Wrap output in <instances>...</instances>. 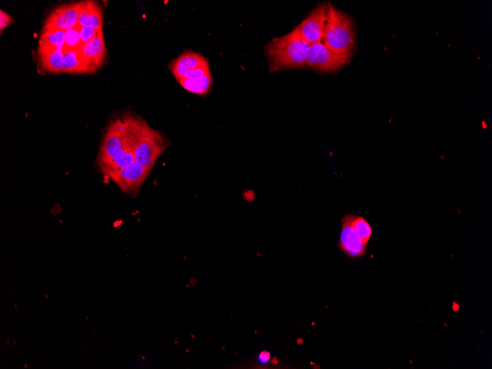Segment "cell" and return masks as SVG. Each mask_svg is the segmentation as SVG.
I'll return each instance as SVG.
<instances>
[{
	"label": "cell",
	"mask_w": 492,
	"mask_h": 369,
	"mask_svg": "<svg viewBox=\"0 0 492 369\" xmlns=\"http://www.w3.org/2000/svg\"><path fill=\"white\" fill-rule=\"evenodd\" d=\"M310 47L297 27L287 35L274 39L265 48L272 71L306 66Z\"/></svg>",
	"instance_id": "cell-2"
},
{
	"label": "cell",
	"mask_w": 492,
	"mask_h": 369,
	"mask_svg": "<svg viewBox=\"0 0 492 369\" xmlns=\"http://www.w3.org/2000/svg\"><path fill=\"white\" fill-rule=\"evenodd\" d=\"M351 225L363 242L368 245L372 236V228L363 217L351 214Z\"/></svg>",
	"instance_id": "cell-16"
},
{
	"label": "cell",
	"mask_w": 492,
	"mask_h": 369,
	"mask_svg": "<svg viewBox=\"0 0 492 369\" xmlns=\"http://www.w3.org/2000/svg\"><path fill=\"white\" fill-rule=\"evenodd\" d=\"M104 13L102 8L95 1H84L78 26L103 30Z\"/></svg>",
	"instance_id": "cell-12"
},
{
	"label": "cell",
	"mask_w": 492,
	"mask_h": 369,
	"mask_svg": "<svg viewBox=\"0 0 492 369\" xmlns=\"http://www.w3.org/2000/svg\"><path fill=\"white\" fill-rule=\"evenodd\" d=\"M64 31L60 30H42L39 37V47L64 49Z\"/></svg>",
	"instance_id": "cell-14"
},
{
	"label": "cell",
	"mask_w": 492,
	"mask_h": 369,
	"mask_svg": "<svg viewBox=\"0 0 492 369\" xmlns=\"http://www.w3.org/2000/svg\"><path fill=\"white\" fill-rule=\"evenodd\" d=\"M39 63L44 70L51 73H63L64 49L39 47Z\"/></svg>",
	"instance_id": "cell-13"
},
{
	"label": "cell",
	"mask_w": 492,
	"mask_h": 369,
	"mask_svg": "<svg viewBox=\"0 0 492 369\" xmlns=\"http://www.w3.org/2000/svg\"><path fill=\"white\" fill-rule=\"evenodd\" d=\"M81 26L76 27L64 31L65 46L64 50H75L82 46V41L80 36Z\"/></svg>",
	"instance_id": "cell-17"
},
{
	"label": "cell",
	"mask_w": 492,
	"mask_h": 369,
	"mask_svg": "<svg viewBox=\"0 0 492 369\" xmlns=\"http://www.w3.org/2000/svg\"><path fill=\"white\" fill-rule=\"evenodd\" d=\"M99 32L100 30H97L91 27H82L80 30V36L82 43L84 44L88 41H91L98 35Z\"/></svg>",
	"instance_id": "cell-18"
},
{
	"label": "cell",
	"mask_w": 492,
	"mask_h": 369,
	"mask_svg": "<svg viewBox=\"0 0 492 369\" xmlns=\"http://www.w3.org/2000/svg\"><path fill=\"white\" fill-rule=\"evenodd\" d=\"M211 75H206L196 80L182 79L178 81L187 91L200 95H207L211 89Z\"/></svg>",
	"instance_id": "cell-15"
},
{
	"label": "cell",
	"mask_w": 492,
	"mask_h": 369,
	"mask_svg": "<svg viewBox=\"0 0 492 369\" xmlns=\"http://www.w3.org/2000/svg\"><path fill=\"white\" fill-rule=\"evenodd\" d=\"M270 359H271V354L269 352L264 351V352H262L259 355V361L262 363L265 364V363L269 362Z\"/></svg>",
	"instance_id": "cell-20"
},
{
	"label": "cell",
	"mask_w": 492,
	"mask_h": 369,
	"mask_svg": "<svg viewBox=\"0 0 492 369\" xmlns=\"http://www.w3.org/2000/svg\"><path fill=\"white\" fill-rule=\"evenodd\" d=\"M353 52L345 55H337L324 46L321 41L310 47L306 66L321 73H335L348 64Z\"/></svg>",
	"instance_id": "cell-5"
},
{
	"label": "cell",
	"mask_w": 492,
	"mask_h": 369,
	"mask_svg": "<svg viewBox=\"0 0 492 369\" xmlns=\"http://www.w3.org/2000/svg\"><path fill=\"white\" fill-rule=\"evenodd\" d=\"M162 134L142 122L133 153L135 161L150 173L160 155L167 148Z\"/></svg>",
	"instance_id": "cell-4"
},
{
	"label": "cell",
	"mask_w": 492,
	"mask_h": 369,
	"mask_svg": "<svg viewBox=\"0 0 492 369\" xmlns=\"http://www.w3.org/2000/svg\"><path fill=\"white\" fill-rule=\"evenodd\" d=\"M207 64L209 62L202 55L192 51H185L172 62L170 69L178 82L182 79L189 72Z\"/></svg>",
	"instance_id": "cell-9"
},
{
	"label": "cell",
	"mask_w": 492,
	"mask_h": 369,
	"mask_svg": "<svg viewBox=\"0 0 492 369\" xmlns=\"http://www.w3.org/2000/svg\"><path fill=\"white\" fill-rule=\"evenodd\" d=\"M342 227L339 243V248L345 255L352 259L359 258L366 254L367 245L365 244L351 225V214H346L341 218Z\"/></svg>",
	"instance_id": "cell-8"
},
{
	"label": "cell",
	"mask_w": 492,
	"mask_h": 369,
	"mask_svg": "<svg viewBox=\"0 0 492 369\" xmlns=\"http://www.w3.org/2000/svg\"><path fill=\"white\" fill-rule=\"evenodd\" d=\"M83 6L84 1L67 3L55 8L47 17L43 30L66 31L76 27Z\"/></svg>",
	"instance_id": "cell-7"
},
{
	"label": "cell",
	"mask_w": 492,
	"mask_h": 369,
	"mask_svg": "<svg viewBox=\"0 0 492 369\" xmlns=\"http://www.w3.org/2000/svg\"><path fill=\"white\" fill-rule=\"evenodd\" d=\"M330 3H321L297 26L300 35L310 46L322 41L325 31Z\"/></svg>",
	"instance_id": "cell-6"
},
{
	"label": "cell",
	"mask_w": 492,
	"mask_h": 369,
	"mask_svg": "<svg viewBox=\"0 0 492 369\" xmlns=\"http://www.w3.org/2000/svg\"><path fill=\"white\" fill-rule=\"evenodd\" d=\"M63 73L83 74L95 73L93 67L84 57L81 48L75 50H64Z\"/></svg>",
	"instance_id": "cell-11"
},
{
	"label": "cell",
	"mask_w": 492,
	"mask_h": 369,
	"mask_svg": "<svg viewBox=\"0 0 492 369\" xmlns=\"http://www.w3.org/2000/svg\"><path fill=\"white\" fill-rule=\"evenodd\" d=\"M321 42L330 51L340 55L352 53L356 46L351 18L331 3Z\"/></svg>",
	"instance_id": "cell-3"
},
{
	"label": "cell",
	"mask_w": 492,
	"mask_h": 369,
	"mask_svg": "<svg viewBox=\"0 0 492 369\" xmlns=\"http://www.w3.org/2000/svg\"><path fill=\"white\" fill-rule=\"evenodd\" d=\"M143 120L127 114L110 122L98 155L100 171L113 178L137 162L133 150Z\"/></svg>",
	"instance_id": "cell-1"
},
{
	"label": "cell",
	"mask_w": 492,
	"mask_h": 369,
	"mask_svg": "<svg viewBox=\"0 0 492 369\" xmlns=\"http://www.w3.org/2000/svg\"><path fill=\"white\" fill-rule=\"evenodd\" d=\"M82 53L86 59L92 65L96 71L103 64L106 57V46L103 30L88 42L82 44Z\"/></svg>",
	"instance_id": "cell-10"
},
{
	"label": "cell",
	"mask_w": 492,
	"mask_h": 369,
	"mask_svg": "<svg viewBox=\"0 0 492 369\" xmlns=\"http://www.w3.org/2000/svg\"><path fill=\"white\" fill-rule=\"evenodd\" d=\"M0 19H1V22H0V31H1L2 33L3 30L9 26L11 22L13 21V18L1 10V11H0Z\"/></svg>",
	"instance_id": "cell-19"
}]
</instances>
